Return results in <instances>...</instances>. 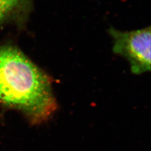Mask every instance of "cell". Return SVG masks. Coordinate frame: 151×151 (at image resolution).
<instances>
[{"instance_id": "obj_1", "label": "cell", "mask_w": 151, "mask_h": 151, "mask_svg": "<svg viewBox=\"0 0 151 151\" xmlns=\"http://www.w3.org/2000/svg\"><path fill=\"white\" fill-rule=\"evenodd\" d=\"M0 103L22 111L34 124L47 121L58 108L52 78L11 46L0 48Z\"/></svg>"}, {"instance_id": "obj_2", "label": "cell", "mask_w": 151, "mask_h": 151, "mask_svg": "<svg viewBox=\"0 0 151 151\" xmlns=\"http://www.w3.org/2000/svg\"><path fill=\"white\" fill-rule=\"evenodd\" d=\"M108 34L113 40L114 53L129 62L133 73L140 75L151 70V27L122 32L110 27Z\"/></svg>"}, {"instance_id": "obj_3", "label": "cell", "mask_w": 151, "mask_h": 151, "mask_svg": "<svg viewBox=\"0 0 151 151\" xmlns=\"http://www.w3.org/2000/svg\"><path fill=\"white\" fill-rule=\"evenodd\" d=\"M34 0H0V24L12 20L25 23L34 8Z\"/></svg>"}]
</instances>
